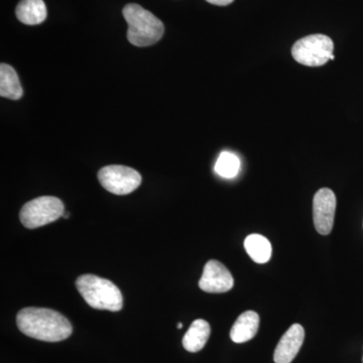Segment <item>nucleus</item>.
Instances as JSON below:
<instances>
[{"instance_id":"obj_4","label":"nucleus","mask_w":363,"mask_h":363,"mask_svg":"<svg viewBox=\"0 0 363 363\" xmlns=\"http://www.w3.org/2000/svg\"><path fill=\"white\" fill-rule=\"evenodd\" d=\"M333 51V40L317 33L296 42L292 48V56L301 65L320 67L335 59Z\"/></svg>"},{"instance_id":"obj_9","label":"nucleus","mask_w":363,"mask_h":363,"mask_svg":"<svg viewBox=\"0 0 363 363\" xmlns=\"http://www.w3.org/2000/svg\"><path fill=\"white\" fill-rule=\"evenodd\" d=\"M305 330L300 324H293L281 338L274 353L276 363H291L304 343Z\"/></svg>"},{"instance_id":"obj_3","label":"nucleus","mask_w":363,"mask_h":363,"mask_svg":"<svg viewBox=\"0 0 363 363\" xmlns=\"http://www.w3.org/2000/svg\"><path fill=\"white\" fill-rule=\"evenodd\" d=\"M76 288L93 309L111 312H118L123 309V294L109 279L100 278L95 274H82L76 281Z\"/></svg>"},{"instance_id":"obj_2","label":"nucleus","mask_w":363,"mask_h":363,"mask_svg":"<svg viewBox=\"0 0 363 363\" xmlns=\"http://www.w3.org/2000/svg\"><path fill=\"white\" fill-rule=\"evenodd\" d=\"M123 18L128 25V40L135 47L157 44L164 33V23L150 11L136 4L124 6Z\"/></svg>"},{"instance_id":"obj_12","label":"nucleus","mask_w":363,"mask_h":363,"mask_svg":"<svg viewBox=\"0 0 363 363\" xmlns=\"http://www.w3.org/2000/svg\"><path fill=\"white\" fill-rule=\"evenodd\" d=\"M211 328L207 321L202 319L195 320L183 338V346L189 352H198L206 345L210 337Z\"/></svg>"},{"instance_id":"obj_16","label":"nucleus","mask_w":363,"mask_h":363,"mask_svg":"<svg viewBox=\"0 0 363 363\" xmlns=\"http://www.w3.org/2000/svg\"><path fill=\"white\" fill-rule=\"evenodd\" d=\"M209 4H214V6H226L233 4L234 0H206Z\"/></svg>"},{"instance_id":"obj_11","label":"nucleus","mask_w":363,"mask_h":363,"mask_svg":"<svg viewBox=\"0 0 363 363\" xmlns=\"http://www.w3.org/2000/svg\"><path fill=\"white\" fill-rule=\"evenodd\" d=\"M16 14L18 20L25 25H40L47 18V6L44 0H21Z\"/></svg>"},{"instance_id":"obj_18","label":"nucleus","mask_w":363,"mask_h":363,"mask_svg":"<svg viewBox=\"0 0 363 363\" xmlns=\"http://www.w3.org/2000/svg\"><path fill=\"white\" fill-rule=\"evenodd\" d=\"M362 362H363V358H362Z\"/></svg>"},{"instance_id":"obj_6","label":"nucleus","mask_w":363,"mask_h":363,"mask_svg":"<svg viewBox=\"0 0 363 363\" xmlns=\"http://www.w3.org/2000/svg\"><path fill=\"white\" fill-rule=\"evenodd\" d=\"M98 180L105 190L114 195H128L142 184V176L130 167L112 164L98 172Z\"/></svg>"},{"instance_id":"obj_1","label":"nucleus","mask_w":363,"mask_h":363,"mask_svg":"<svg viewBox=\"0 0 363 363\" xmlns=\"http://www.w3.org/2000/svg\"><path fill=\"white\" fill-rule=\"evenodd\" d=\"M16 324L21 333L45 342H60L70 337L73 332L70 321L64 315L47 308L21 310Z\"/></svg>"},{"instance_id":"obj_14","label":"nucleus","mask_w":363,"mask_h":363,"mask_svg":"<svg viewBox=\"0 0 363 363\" xmlns=\"http://www.w3.org/2000/svg\"><path fill=\"white\" fill-rule=\"evenodd\" d=\"M247 255L257 264H266L271 259L272 245L269 240L260 234H250L245 240Z\"/></svg>"},{"instance_id":"obj_10","label":"nucleus","mask_w":363,"mask_h":363,"mask_svg":"<svg viewBox=\"0 0 363 363\" xmlns=\"http://www.w3.org/2000/svg\"><path fill=\"white\" fill-rule=\"evenodd\" d=\"M259 327V316L257 313L253 311L242 313L231 328V340L235 343L247 342L257 335Z\"/></svg>"},{"instance_id":"obj_7","label":"nucleus","mask_w":363,"mask_h":363,"mask_svg":"<svg viewBox=\"0 0 363 363\" xmlns=\"http://www.w3.org/2000/svg\"><path fill=\"white\" fill-rule=\"evenodd\" d=\"M336 196L328 188L320 189L314 196L313 216L318 233L328 235L333 228L336 212Z\"/></svg>"},{"instance_id":"obj_5","label":"nucleus","mask_w":363,"mask_h":363,"mask_svg":"<svg viewBox=\"0 0 363 363\" xmlns=\"http://www.w3.org/2000/svg\"><path fill=\"white\" fill-rule=\"evenodd\" d=\"M64 213L65 207L59 198L43 196L23 205L20 219L26 228L35 229L58 220Z\"/></svg>"},{"instance_id":"obj_15","label":"nucleus","mask_w":363,"mask_h":363,"mask_svg":"<svg viewBox=\"0 0 363 363\" xmlns=\"http://www.w3.org/2000/svg\"><path fill=\"white\" fill-rule=\"evenodd\" d=\"M215 173L225 179H233L240 171V157L233 152H221L214 167Z\"/></svg>"},{"instance_id":"obj_17","label":"nucleus","mask_w":363,"mask_h":363,"mask_svg":"<svg viewBox=\"0 0 363 363\" xmlns=\"http://www.w3.org/2000/svg\"><path fill=\"white\" fill-rule=\"evenodd\" d=\"M177 327H178V329H181V328H182V327H183V324H182V323H179V324H178V326H177Z\"/></svg>"},{"instance_id":"obj_8","label":"nucleus","mask_w":363,"mask_h":363,"mask_svg":"<svg viewBox=\"0 0 363 363\" xmlns=\"http://www.w3.org/2000/svg\"><path fill=\"white\" fill-rule=\"evenodd\" d=\"M234 279L227 267L217 260H209L204 267L199 286L202 291L211 294L228 292L233 288Z\"/></svg>"},{"instance_id":"obj_13","label":"nucleus","mask_w":363,"mask_h":363,"mask_svg":"<svg viewBox=\"0 0 363 363\" xmlns=\"http://www.w3.org/2000/svg\"><path fill=\"white\" fill-rule=\"evenodd\" d=\"M20 78L13 67L2 63L0 65V96L11 100L23 97Z\"/></svg>"}]
</instances>
